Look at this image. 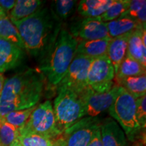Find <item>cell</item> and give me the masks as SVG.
I'll list each match as a JSON object with an SVG mask.
<instances>
[{
	"mask_svg": "<svg viewBox=\"0 0 146 146\" xmlns=\"http://www.w3.org/2000/svg\"><path fill=\"white\" fill-rule=\"evenodd\" d=\"M23 40L25 50L40 62L57 39L62 23L50 8H42L21 21L12 22Z\"/></svg>",
	"mask_w": 146,
	"mask_h": 146,
	"instance_id": "obj_1",
	"label": "cell"
},
{
	"mask_svg": "<svg viewBox=\"0 0 146 146\" xmlns=\"http://www.w3.org/2000/svg\"><path fill=\"white\" fill-rule=\"evenodd\" d=\"M45 84L46 79L39 68H29L5 80L0 96V116L35 106Z\"/></svg>",
	"mask_w": 146,
	"mask_h": 146,
	"instance_id": "obj_2",
	"label": "cell"
},
{
	"mask_svg": "<svg viewBox=\"0 0 146 146\" xmlns=\"http://www.w3.org/2000/svg\"><path fill=\"white\" fill-rule=\"evenodd\" d=\"M77 45L78 41L68 31L62 28L52 49L39 62V69L48 87H56L64 77L76 55Z\"/></svg>",
	"mask_w": 146,
	"mask_h": 146,
	"instance_id": "obj_3",
	"label": "cell"
},
{
	"mask_svg": "<svg viewBox=\"0 0 146 146\" xmlns=\"http://www.w3.org/2000/svg\"><path fill=\"white\" fill-rule=\"evenodd\" d=\"M58 96L55 98L53 110L56 125L60 133L87 116L83 102L77 94L63 87H57Z\"/></svg>",
	"mask_w": 146,
	"mask_h": 146,
	"instance_id": "obj_4",
	"label": "cell"
},
{
	"mask_svg": "<svg viewBox=\"0 0 146 146\" xmlns=\"http://www.w3.org/2000/svg\"><path fill=\"white\" fill-rule=\"evenodd\" d=\"M108 110L122 127L128 139L131 141H135L142 131L137 119L135 99L119 86L117 96Z\"/></svg>",
	"mask_w": 146,
	"mask_h": 146,
	"instance_id": "obj_5",
	"label": "cell"
},
{
	"mask_svg": "<svg viewBox=\"0 0 146 146\" xmlns=\"http://www.w3.org/2000/svg\"><path fill=\"white\" fill-rule=\"evenodd\" d=\"M18 131L36 133L51 139H55L61 135L56 125L51 102L47 100L36 106L27 123Z\"/></svg>",
	"mask_w": 146,
	"mask_h": 146,
	"instance_id": "obj_6",
	"label": "cell"
},
{
	"mask_svg": "<svg viewBox=\"0 0 146 146\" xmlns=\"http://www.w3.org/2000/svg\"><path fill=\"white\" fill-rule=\"evenodd\" d=\"M114 68L107 55L93 59L87 74V85L97 93H105L114 85Z\"/></svg>",
	"mask_w": 146,
	"mask_h": 146,
	"instance_id": "obj_7",
	"label": "cell"
},
{
	"mask_svg": "<svg viewBox=\"0 0 146 146\" xmlns=\"http://www.w3.org/2000/svg\"><path fill=\"white\" fill-rule=\"evenodd\" d=\"M101 122L98 117H84L60 135L63 146H87Z\"/></svg>",
	"mask_w": 146,
	"mask_h": 146,
	"instance_id": "obj_8",
	"label": "cell"
},
{
	"mask_svg": "<svg viewBox=\"0 0 146 146\" xmlns=\"http://www.w3.org/2000/svg\"><path fill=\"white\" fill-rule=\"evenodd\" d=\"M93 59L80 55H75L68 70L58 87H63L81 94L88 87L87 74Z\"/></svg>",
	"mask_w": 146,
	"mask_h": 146,
	"instance_id": "obj_9",
	"label": "cell"
},
{
	"mask_svg": "<svg viewBox=\"0 0 146 146\" xmlns=\"http://www.w3.org/2000/svg\"><path fill=\"white\" fill-rule=\"evenodd\" d=\"M68 32L78 43L109 37L107 23L102 21L99 17H82L81 19L72 22Z\"/></svg>",
	"mask_w": 146,
	"mask_h": 146,
	"instance_id": "obj_10",
	"label": "cell"
},
{
	"mask_svg": "<svg viewBox=\"0 0 146 146\" xmlns=\"http://www.w3.org/2000/svg\"><path fill=\"white\" fill-rule=\"evenodd\" d=\"M119 86L115 84L110 90L105 93H97L88 87L79 94L87 115L89 117H97L108 110L114 102L118 94Z\"/></svg>",
	"mask_w": 146,
	"mask_h": 146,
	"instance_id": "obj_11",
	"label": "cell"
},
{
	"mask_svg": "<svg viewBox=\"0 0 146 146\" xmlns=\"http://www.w3.org/2000/svg\"><path fill=\"white\" fill-rule=\"evenodd\" d=\"M24 57L23 49L0 38V72L16 68L22 63Z\"/></svg>",
	"mask_w": 146,
	"mask_h": 146,
	"instance_id": "obj_12",
	"label": "cell"
},
{
	"mask_svg": "<svg viewBox=\"0 0 146 146\" xmlns=\"http://www.w3.org/2000/svg\"><path fill=\"white\" fill-rule=\"evenodd\" d=\"M103 146H128L127 140L121 127L110 118L101 122L100 125Z\"/></svg>",
	"mask_w": 146,
	"mask_h": 146,
	"instance_id": "obj_13",
	"label": "cell"
},
{
	"mask_svg": "<svg viewBox=\"0 0 146 146\" xmlns=\"http://www.w3.org/2000/svg\"><path fill=\"white\" fill-rule=\"evenodd\" d=\"M131 33L112 38L109 41L106 55L114 66L115 74L127 55L128 40Z\"/></svg>",
	"mask_w": 146,
	"mask_h": 146,
	"instance_id": "obj_14",
	"label": "cell"
},
{
	"mask_svg": "<svg viewBox=\"0 0 146 146\" xmlns=\"http://www.w3.org/2000/svg\"><path fill=\"white\" fill-rule=\"evenodd\" d=\"M110 39L111 38L107 37L78 42L76 49V55L83 56L91 59L105 56L107 54L108 46Z\"/></svg>",
	"mask_w": 146,
	"mask_h": 146,
	"instance_id": "obj_15",
	"label": "cell"
},
{
	"mask_svg": "<svg viewBox=\"0 0 146 146\" xmlns=\"http://www.w3.org/2000/svg\"><path fill=\"white\" fill-rule=\"evenodd\" d=\"M114 0H82L78 3L77 12L83 18H96L102 15Z\"/></svg>",
	"mask_w": 146,
	"mask_h": 146,
	"instance_id": "obj_16",
	"label": "cell"
},
{
	"mask_svg": "<svg viewBox=\"0 0 146 146\" xmlns=\"http://www.w3.org/2000/svg\"><path fill=\"white\" fill-rule=\"evenodd\" d=\"M44 3V1L40 0H17L8 17L12 22L21 21L43 8Z\"/></svg>",
	"mask_w": 146,
	"mask_h": 146,
	"instance_id": "obj_17",
	"label": "cell"
},
{
	"mask_svg": "<svg viewBox=\"0 0 146 146\" xmlns=\"http://www.w3.org/2000/svg\"><path fill=\"white\" fill-rule=\"evenodd\" d=\"M145 29H137L130 34L128 40L127 54L146 67V45L142 40V33Z\"/></svg>",
	"mask_w": 146,
	"mask_h": 146,
	"instance_id": "obj_18",
	"label": "cell"
},
{
	"mask_svg": "<svg viewBox=\"0 0 146 146\" xmlns=\"http://www.w3.org/2000/svg\"><path fill=\"white\" fill-rule=\"evenodd\" d=\"M109 37L112 38L130 33L137 29H145L137 22L128 18H118L107 23Z\"/></svg>",
	"mask_w": 146,
	"mask_h": 146,
	"instance_id": "obj_19",
	"label": "cell"
},
{
	"mask_svg": "<svg viewBox=\"0 0 146 146\" xmlns=\"http://www.w3.org/2000/svg\"><path fill=\"white\" fill-rule=\"evenodd\" d=\"M116 85L123 88L135 100L146 94L145 74L116 79Z\"/></svg>",
	"mask_w": 146,
	"mask_h": 146,
	"instance_id": "obj_20",
	"label": "cell"
},
{
	"mask_svg": "<svg viewBox=\"0 0 146 146\" xmlns=\"http://www.w3.org/2000/svg\"><path fill=\"white\" fill-rule=\"evenodd\" d=\"M145 74V67L129 55H126L115 74L116 79Z\"/></svg>",
	"mask_w": 146,
	"mask_h": 146,
	"instance_id": "obj_21",
	"label": "cell"
},
{
	"mask_svg": "<svg viewBox=\"0 0 146 146\" xmlns=\"http://www.w3.org/2000/svg\"><path fill=\"white\" fill-rule=\"evenodd\" d=\"M0 38L25 50V47L18 29L11 21L8 16L0 18Z\"/></svg>",
	"mask_w": 146,
	"mask_h": 146,
	"instance_id": "obj_22",
	"label": "cell"
},
{
	"mask_svg": "<svg viewBox=\"0 0 146 146\" xmlns=\"http://www.w3.org/2000/svg\"><path fill=\"white\" fill-rule=\"evenodd\" d=\"M146 1L130 0L129 8L119 18H128L137 22L145 28Z\"/></svg>",
	"mask_w": 146,
	"mask_h": 146,
	"instance_id": "obj_23",
	"label": "cell"
},
{
	"mask_svg": "<svg viewBox=\"0 0 146 146\" xmlns=\"http://www.w3.org/2000/svg\"><path fill=\"white\" fill-rule=\"evenodd\" d=\"M77 1L73 0H57L52 3L51 10L59 21L62 23L72 16L78 5Z\"/></svg>",
	"mask_w": 146,
	"mask_h": 146,
	"instance_id": "obj_24",
	"label": "cell"
},
{
	"mask_svg": "<svg viewBox=\"0 0 146 146\" xmlns=\"http://www.w3.org/2000/svg\"><path fill=\"white\" fill-rule=\"evenodd\" d=\"M130 0H114V3L102 15L100 19L104 23L118 18L129 8Z\"/></svg>",
	"mask_w": 146,
	"mask_h": 146,
	"instance_id": "obj_25",
	"label": "cell"
},
{
	"mask_svg": "<svg viewBox=\"0 0 146 146\" xmlns=\"http://www.w3.org/2000/svg\"><path fill=\"white\" fill-rule=\"evenodd\" d=\"M18 133V140L22 146H50L54 140L33 133Z\"/></svg>",
	"mask_w": 146,
	"mask_h": 146,
	"instance_id": "obj_26",
	"label": "cell"
},
{
	"mask_svg": "<svg viewBox=\"0 0 146 146\" xmlns=\"http://www.w3.org/2000/svg\"><path fill=\"white\" fill-rule=\"evenodd\" d=\"M18 129L0 116V143L3 146H10L12 142L18 139Z\"/></svg>",
	"mask_w": 146,
	"mask_h": 146,
	"instance_id": "obj_27",
	"label": "cell"
},
{
	"mask_svg": "<svg viewBox=\"0 0 146 146\" xmlns=\"http://www.w3.org/2000/svg\"><path fill=\"white\" fill-rule=\"evenodd\" d=\"M35 107L36 106L28 109L13 111L5 115L3 118L7 123L19 129L25 125Z\"/></svg>",
	"mask_w": 146,
	"mask_h": 146,
	"instance_id": "obj_28",
	"label": "cell"
},
{
	"mask_svg": "<svg viewBox=\"0 0 146 146\" xmlns=\"http://www.w3.org/2000/svg\"><path fill=\"white\" fill-rule=\"evenodd\" d=\"M135 102L137 119L141 129L143 130L146 125V95L136 99Z\"/></svg>",
	"mask_w": 146,
	"mask_h": 146,
	"instance_id": "obj_29",
	"label": "cell"
},
{
	"mask_svg": "<svg viewBox=\"0 0 146 146\" xmlns=\"http://www.w3.org/2000/svg\"><path fill=\"white\" fill-rule=\"evenodd\" d=\"M101 125V124H100ZM87 146H103L102 141L101 132H100V127L97 129L92 138L89 141Z\"/></svg>",
	"mask_w": 146,
	"mask_h": 146,
	"instance_id": "obj_30",
	"label": "cell"
},
{
	"mask_svg": "<svg viewBox=\"0 0 146 146\" xmlns=\"http://www.w3.org/2000/svg\"><path fill=\"white\" fill-rule=\"evenodd\" d=\"M15 3V0H0V7L7 15L13 9Z\"/></svg>",
	"mask_w": 146,
	"mask_h": 146,
	"instance_id": "obj_31",
	"label": "cell"
},
{
	"mask_svg": "<svg viewBox=\"0 0 146 146\" xmlns=\"http://www.w3.org/2000/svg\"><path fill=\"white\" fill-rule=\"evenodd\" d=\"M50 146H63L62 145V141L61 138H60V136L58 137V138L55 139L53 140L52 145Z\"/></svg>",
	"mask_w": 146,
	"mask_h": 146,
	"instance_id": "obj_32",
	"label": "cell"
},
{
	"mask_svg": "<svg viewBox=\"0 0 146 146\" xmlns=\"http://www.w3.org/2000/svg\"><path fill=\"white\" fill-rule=\"evenodd\" d=\"M5 78L3 77L2 73L0 72V96H1V92H2L3 87H4V84H5Z\"/></svg>",
	"mask_w": 146,
	"mask_h": 146,
	"instance_id": "obj_33",
	"label": "cell"
},
{
	"mask_svg": "<svg viewBox=\"0 0 146 146\" xmlns=\"http://www.w3.org/2000/svg\"><path fill=\"white\" fill-rule=\"evenodd\" d=\"M134 146H145V137L142 138L141 140L140 141H137L135 144Z\"/></svg>",
	"mask_w": 146,
	"mask_h": 146,
	"instance_id": "obj_34",
	"label": "cell"
},
{
	"mask_svg": "<svg viewBox=\"0 0 146 146\" xmlns=\"http://www.w3.org/2000/svg\"><path fill=\"white\" fill-rule=\"evenodd\" d=\"M10 146H22V145L20 143V142L18 141V140L16 139L14 141L12 142V143L10 144Z\"/></svg>",
	"mask_w": 146,
	"mask_h": 146,
	"instance_id": "obj_35",
	"label": "cell"
},
{
	"mask_svg": "<svg viewBox=\"0 0 146 146\" xmlns=\"http://www.w3.org/2000/svg\"><path fill=\"white\" fill-rule=\"evenodd\" d=\"M8 16V15L5 13L4 11L1 9V7H0V18H2V17H4V16Z\"/></svg>",
	"mask_w": 146,
	"mask_h": 146,
	"instance_id": "obj_36",
	"label": "cell"
},
{
	"mask_svg": "<svg viewBox=\"0 0 146 146\" xmlns=\"http://www.w3.org/2000/svg\"><path fill=\"white\" fill-rule=\"evenodd\" d=\"M0 146H3V145H2L1 143H0Z\"/></svg>",
	"mask_w": 146,
	"mask_h": 146,
	"instance_id": "obj_37",
	"label": "cell"
},
{
	"mask_svg": "<svg viewBox=\"0 0 146 146\" xmlns=\"http://www.w3.org/2000/svg\"><path fill=\"white\" fill-rule=\"evenodd\" d=\"M128 146H129V145H128Z\"/></svg>",
	"mask_w": 146,
	"mask_h": 146,
	"instance_id": "obj_38",
	"label": "cell"
}]
</instances>
